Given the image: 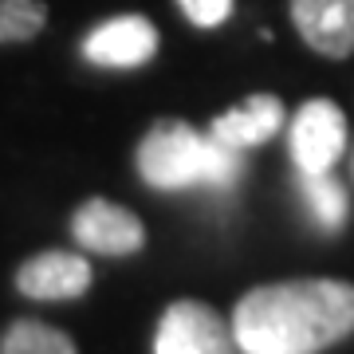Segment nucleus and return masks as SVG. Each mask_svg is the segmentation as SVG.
<instances>
[{
    "mask_svg": "<svg viewBox=\"0 0 354 354\" xmlns=\"http://www.w3.org/2000/svg\"><path fill=\"white\" fill-rule=\"evenodd\" d=\"M299 193H304V209L323 232H339L351 216V197L339 185L335 174H299Z\"/></svg>",
    "mask_w": 354,
    "mask_h": 354,
    "instance_id": "nucleus-10",
    "label": "nucleus"
},
{
    "mask_svg": "<svg viewBox=\"0 0 354 354\" xmlns=\"http://www.w3.org/2000/svg\"><path fill=\"white\" fill-rule=\"evenodd\" d=\"M283 122H288L283 99L260 91V95H248L236 106H228L225 114H216L213 122H209V134L216 142L232 146V150L248 153V150H256V146H264V142L276 138L279 130H283Z\"/></svg>",
    "mask_w": 354,
    "mask_h": 354,
    "instance_id": "nucleus-9",
    "label": "nucleus"
},
{
    "mask_svg": "<svg viewBox=\"0 0 354 354\" xmlns=\"http://www.w3.org/2000/svg\"><path fill=\"white\" fill-rule=\"evenodd\" d=\"M91 264L79 252H36L16 268V291L36 304H67L87 295L91 288Z\"/></svg>",
    "mask_w": 354,
    "mask_h": 354,
    "instance_id": "nucleus-7",
    "label": "nucleus"
},
{
    "mask_svg": "<svg viewBox=\"0 0 354 354\" xmlns=\"http://www.w3.org/2000/svg\"><path fill=\"white\" fill-rule=\"evenodd\" d=\"M134 169L153 193L205 189L225 197L244 181V150L216 142L209 130L189 127L185 118H158L134 150Z\"/></svg>",
    "mask_w": 354,
    "mask_h": 354,
    "instance_id": "nucleus-2",
    "label": "nucleus"
},
{
    "mask_svg": "<svg viewBox=\"0 0 354 354\" xmlns=\"http://www.w3.org/2000/svg\"><path fill=\"white\" fill-rule=\"evenodd\" d=\"M0 354H79V351L59 327H48L39 319H16L0 335Z\"/></svg>",
    "mask_w": 354,
    "mask_h": 354,
    "instance_id": "nucleus-11",
    "label": "nucleus"
},
{
    "mask_svg": "<svg viewBox=\"0 0 354 354\" xmlns=\"http://www.w3.org/2000/svg\"><path fill=\"white\" fill-rule=\"evenodd\" d=\"M351 127L335 99H307L288 127V150L295 174H330L346 153Z\"/></svg>",
    "mask_w": 354,
    "mask_h": 354,
    "instance_id": "nucleus-4",
    "label": "nucleus"
},
{
    "mask_svg": "<svg viewBox=\"0 0 354 354\" xmlns=\"http://www.w3.org/2000/svg\"><path fill=\"white\" fill-rule=\"evenodd\" d=\"M71 236L95 256H134L146 248V225L106 197H87L71 213Z\"/></svg>",
    "mask_w": 354,
    "mask_h": 354,
    "instance_id": "nucleus-6",
    "label": "nucleus"
},
{
    "mask_svg": "<svg viewBox=\"0 0 354 354\" xmlns=\"http://www.w3.org/2000/svg\"><path fill=\"white\" fill-rule=\"evenodd\" d=\"M44 28H48L44 0H0V48L32 44Z\"/></svg>",
    "mask_w": 354,
    "mask_h": 354,
    "instance_id": "nucleus-12",
    "label": "nucleus"
},
{
    "mask_svg": "<svg viewBox=\"0 0 354 354\" xmlns=\"http://www.w3.org/2000/svg\"><path fill=\"white\" fill-rule=\"evenodd\" d=\"M162 36L153 20L138 12L106 16L79 39V59L95 71H138L158 55Z\"/></svg>",
    "mask_w": 354,
    "mask_h": 354,
    "instance_id": "nucleus-3",
    "label": "nucleus"
},
{
    "mask_svg": "<svg viewBox=\"0 0 354 354\" xmlns=\"http://www.w3.org/2000/svg\"><path fill=\"white\" fill-rule=\"evenodd\" d=\"M232 4H236V0H177L181 16H185L193 28H221L228 16H232Z\"/></svg>",
    "mask_w": 354,
    "mask_h": 354,
    "instance_id": "nucleus-13",
    "label": "nucleus"
},
{
    "mask_svg": "<svg viewBox=\"0 0 354 354\" xmlns=\"http://www.w3.org/2000/svg\"><path fill=\"white\" fill-rule=\"evenodd\" d=\"M351 177H354V150H351Z\"/></svg>",
    "mask_w": 354,
    "mask_h": 354,
    "instance_id": "nucleus-14",
    "label": "nucleus"
},
{
    "mask_svg": "<svg viewBox=\"0 0 354 354\" xmlns=\"http://www.w3.org/2000/svg\"><path fill=\"white\" fill-rule=\"evenodd\" d=\"M228 330L244 354H319L354 335V283L283 279L252 288Z\"/></svg>",
    "mask_w": 354,
    "mask_h": 354,
    "instance_id": "nucleus-1",
    "label": "nucleus"
},
{
    "mask_svg": "<svg viewBox=\"0 0 354 354\" xmlns=\"http://www.w3.org/2000/svg\"><path fill=\"white\" fill-rule=\"evenodd\" d=\"M291 24L323 59L354 55V0H288Z\"/></svg>",
    "mask_w": 354,
    "mask_h": 354,
    "instance_id": "nucleus-8",
    "label": "nucleus"
},
{
    "mask_svg": "<svg viewBox=\"0 0 354 354\" xmlns=\"http://www.w3.org/2000/svg\"><path fill=\"white\" fill-rule=\"evenodd\" d=\"M153 354H236V342L213 307L197 299H177L158 319Z\"/></svg>",
    "mask_w": 354,
    "mask_h": 354,
    "instance_id": "nucleus-5",
    "label": "nucleus"
}]
</instances>
